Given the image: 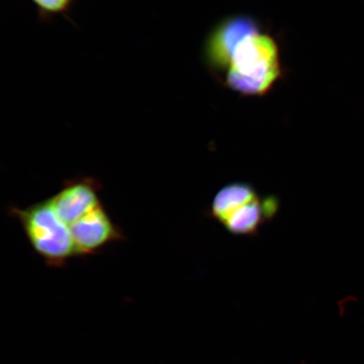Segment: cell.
<instances>
[{"label": "cell", "instance_id": "cell-4", "mask_svg": "<svg viewBox=\"0 0 364 364\" xmlns=\"http://www.w3.org/2000/svg\"><path fill=\"white\" fill-rule=\"evenodd\" d=\"M68 230L77 257L93 256L107 245L125 239L124 232L112 221L103 203L75 222Z\"/></svg>", "mask_w": 364, "mask_h": 364}, {"label": "cell", "instance_id": "cell-7", "mask_svg": "<svg viewBox=\"0 0 364 364\" xmlns=\"http://www.w3.org/2000/svg\"><path fill=\"white\" fill-rule=\"evenodd\" d=\"M263 224L260 198L238 209L223 226L231 235L256 237Z\"/></svg>", "mask_w": 364, "mask_h": 364}, {"label": "cell", "instance_id": "cell-2", "mask_svg": "<svg viewBox=\"0 0 364 364\" xmlns=\"http://www.w3.org/2000/svg\"><path fill=\"white\" fill-rule=\"evenodd\" d=\"M9 213L48 267L61 268L77 257L70 230L59 220L48 198L25 208L13 206Z\"/></svg>", "mask_w": 364, "mask_h": 364}, {"label": "cell", "instance_id": "cell-5", "mask_svg": "<svg viewBox=\"0 0 364 364\" xmlns=\"http://www.w3.org/2000/svg\"><path fill=\"white\" fill-rule=\"evenodd\" d=\"M102 186L91 177L68 180L56 194L49 198L53 210L68 228L99 206Z\"/></svg>", "mask_w": 364, "mask_h": 364}, {"label": "cell", "instance_id": "cell-6", "mask_svg": "<svg viewBox=\"0 0 364 364\" xmlns=\"http://www.w3.org/2000/svg\"><path fill=\"white\" fill-rule=\"evenodd\" d=\"M259 198L257 190L248 182H230L218 191L207 209L206 216L224 225L238 209Z\"/></svg>", "mask_w": 364, "mask_h": 364}, {"label": "cell", "instance_id": "cell-8", "mask_svg": "<svg viewBox=\"0 0 364 364\" xmlns=\"http://www.w3.org/2000/svg\"><path fill=\"white\" fill-rule=\"evenodd\" d=\"M36 8L39 20L44 23L62 16L68 19L76 0H30Z\"/></svg>", "mask_w": 364, "mask_h": 364}, {"label": "cell", "instance_id": "cell-3", "mask_svg": "<svg viewBox=\"0 0 364 364\" xmlns=\"http://www.w3.org/2000/svg\"><path fill=\"white\" fill-rule=\"evenodd\" d=\"M260 33L257 22L248 16H234L220 23L204 46L205 62L211 70L226 72L239 45Z\"/></svg>", "mask_w": 364, "mask_h": 364}, {"label": "cell", "instance_id": "cell-9", "mask_svg": "<svg viewBox=\"0 0 364 364\" xmlns=\"http://www.w3.org/2000/svg\"><path fill=\"white\" fill-rule=\"evenodd\" d=\"M261 208L264 222L272 221L279 211V198L275 195H267L261 198Z\"/></svg>", "mask_w": 364, "mask_h": 364}, {"label": "cell", "instance_id": "cell-1", "mask_svg": "<svg viewBox=\"0 0 364 364\" xmlns=\"http://www.w3.org/2000/svg\"><path fill=\"white\" fill-rule=\"evenodd\" d=\"M281 75L279 49L271 36L261 33L239 45L225 75L226 84L241 95L267 92Z\"/></svg>", "mask_w": 364, "mask_h": 364}]
</instances>
